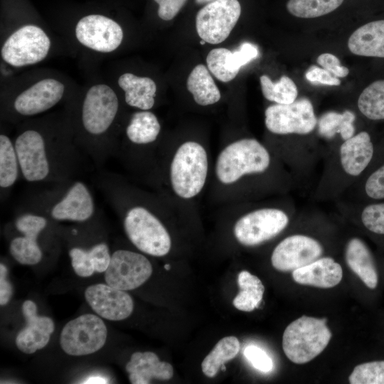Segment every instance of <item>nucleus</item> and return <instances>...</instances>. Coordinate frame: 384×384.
<instances>
[{
  "instance_id": "nucleus-1",
  "label": "nucleus",
  "mask_w": 384,
  "mask_h": 384,
  "mask_svg": "<svg viewBox=\"0 0 384 384\" xmlns=\"http://www.w3.org/2000/svg\"><path fill=\"white\" fill-rule=\"evenodd\" d=\"M295 185L289 171L265 143L242 137L225 142L218 151L208 199L218 208L287 195Z\"/></svg>"
},
{
  "instance_id": "nucleus-2",
  "label": "nucleus",
  "mask_w": 384,
  "mask_h": 384,
  "mask_svg": "<svg viewBox=\"0 0 384 384\" xmlns=\"http://www.w3.org/2000/svg\"><path fill=\"white\" fill-rule=\"evenodd\" d=\"M97 183L121 218L127 238L138 250L154 257L169 254L173 238L168 223L184 219L168 201L119 174H102Z\"/></svg>"
},
{
  "instance_id": "nucleus-3",
  "label": "nucleus",
  "mask_w": 384,
  "mask_h": 384,
  "mask_svg": "<svg viewBox=\"0 0 384 384\" xmlns=\"http://www.w3.org/2000/svg\"><path fill=\"white\" fill-rule=\"evenodd\" d=\"M21 176L49 183L74 178L86 156L77 144L68 119H43L23 124L14 139Z\"/></svg>"
},
{
  "instance_id": "nucleus-4",
  "label": "nucleus",
  "mask_w": 384,
  "mask_h": 384,
  "mask_svg": "<svg viewBox=\"0 0 384 384\" xmlns=\"http://www.w3.org/2000/svg\"><path fill=\"white\" fill-rule=\"evenodd\" d=\"M211 151L203 141L185 138L161 142L150 189L168 201L184 220L196 219L198 203L212 174Z\"/></svg>"
},
{
  "instance_id": "nucleus-5",
  "label": "nucleus",
  "mask_w": 384,
  "mask_h": 384,
  "mask_svg": "<svg viewBox=\"0 0 384 384\" xmlns=\"http://www.w3.org/2000/svg\"><path fill=\"white\" fill-rule=\"evenodd\" d=\"M119 107V98L110 86L95 84L86 91L73 114L68 118L77 144L97 165L115 156Z\"/></svg>"
},
{
  "instance_id": "nucleus-6",
  "label": "nucleus",
  "mask_w": 384,
  "mask_h": 384,
  "mask_svg": "<svg viewBox=\"0 0 384 384\" xmlns=\"http://www.w3.org/2000/svg\"><path fill=\"white\" fill-rule=\"evenodd\" d=\"M287 195L228 204L218 210L230 220L231 234L238 245L257 247L276 238L289 225L297 210Z\"/></svg>"
},
{
  "instance_id": "nucleus-7",
  "label": "nucleus",
  "mask_w": 384,
  "mask_h": 384,
  "mask_svg": "<svg viewBox=\"0 0 384 384\" xmlns=\"http://www.w3.org/2000/svg\"><path fill=\"white\" fill-rule=\"evenodd\" d=\"M375 146L361 131L326 151L324 168L314 193L319 201H337L363 176L372 163Z\"/></svg>"
},
{
  "instance_id": "nucleus-8",
  "label": "nucleus",
  "mask_w": 384,
  "mask_h": 384,
  "mask_svg": "<svg viewBox=\"0 0 384 384\" xmlns=\"http://www.w3.org/2000/svg\"><path fill=\"white\" fill-rule=\"evenodd\" d=\"M161 124L150 110L134 112L118 140L115 156L120 159L132 176L148 188L156 170Z\"/></svg>"
},
{
  "instance_id": "nucleus-9",
  "label": "nucleus",
  "mask_w": 384,
  "mask_h": 384,
  "mask_svg": "<svg viewBox=\"0 0 384 384\" xmlns=\"http://www.w3.org/2000/svg\"><path fill=\"white\" fill-rule=\"evenodd\" d=\"M33 192L19 210L33 211L55 221L84 223L95 213L94 197L89 187L74 178L47 183Z\"/></svg>"
},
{
  "instance_id": "nucleus-10",
  "label": "nucleus",
  "mask_w": 384,
  "mask_h": 384,
  "mask_svg": "<svg viewBox=\"0 0 384 384\" xmlns=\"http://www.w3.org/2000/svg\"><path fill=\"white\" fill-rule=\"evenodd\" d=\"M326 321V319L304 315L290 323L282 336L286 356L296 364H304L319 356L332 336Z\"/></svg>"
},
{
  "instance_id": "nucleus-11",
  "label": "nucleus",
  "mask_w": 384,
  "mask_h": 384,
  "mask_svg": "<svg viewBox=\"0 0 384 384\" xmlns=\"http://www.w3.org/2000/svg\"><path fill=\"white\" fill-rule=\"evenodd\" d=\"M50 46V39L43 28L27 24L8 36L1 48V57L8 65L22 68L43 60Z\"/></svg>"
},
{
  "instance_id": "nucleus-12",
  "label": "nucleus",
  "mask_w": 384,
  "mask_h": 384,
  "mask_svg": "<svg viewBox=\"0 0 384 384\" xmlns=\"http://www.w3.org/2000/svg\"><path fill=\"white\" fill-rule=\"evenodd\" d=\"M317 122L313 105L305 97L290 104L274 103L265 111V127L274 136H307L316 129Z\"/></svg>"
},
{
  "instance_id": "nucleus-13",
  "label": "nucleus",
  "mask_w": 384,
  "mask_h": 384,
  "mask_svg": "<svg viewBox=\"0 0 384 384\" xmlns=\"http://www.w3.org/2000/svg\"><path fill=\"white\" fill-rule=\"evenodd\" d=\"M107 327L100 317L87 314L68 322L60 337L64 352L71 356H84L100 350L107 339Z\"/></svg>"
},
{
  "instance_id": "nucleus-14",
  "label": "nucleus",
  "mask_w": 384,
  "mask_h": 384,
  "mask_svg": "<svg viewBox=\"0 0 384 384\" xmlns=\"http://www.w3.org/2000/svg\"><path fill=\"white\" fill-rule=\"evenodd\" d=\"M241 14L238 0H215L207 4L196 16V28L206 43L218 44L230 34Z\"/></svg>"
},
{
  "instance_id": "nucleus-15",
  "label": "nucleus",
  "mask_w": 384,
  "mask_h": 384,
  "mask_svg": "<svg viewBox=\"0 0 384 384\" xmlns=\"http://www.w3.org/2000/svg\"><path fill=\"white\" fill-rule=\"evenodd\" d=\"M152 265L143 254L118 249L111 255V260L105 272L107 284L121 290L134 289L143 284L151 275Z\"/></svg>"
},
{
  "instance_id": "nucleus-16",
  "label": "nucleus",
  "mask_w": 384,
  "mask_h": 384,
  "mask_svg": "<svg viewBox=\"0 0 384 384\" xmlns=\"http://www.w3.org/2000/svg\"><path fill=\"white\" fill-rule=\"evenodd\" d=\"M323 244L304 233H294L280 240L272 250V267L280 272L294 271L322 257Z\"/></svg>"
},
{
  "instance_id": "nucleus-17",
  "label": "nucleus",
  "mask_w": 384,
  "mask_h": 384,
  "mask_svg": "<svg viewBox=\"0 0 384 384\" xmlns=\"http://www.w3.org/2000/svg\"><path fill=\"white\" fill-rule=\"evenodd\" d=\"M75 35L82 46L102 53L117 50L124 38L121 26L101 14H89L81 18L75 26Z\"/></svg>"
},
{
  "instance_id": "nucleus-18",
  "label": "nucleus",
  "mask_w": 384,
  "mask_h": 384,
  "mask_svg": "<svg viewBox=\"0 0 384 384\" xmlns=\"http://www.w3.org/2000/svg\"><path fill=\"white\" fill-rule=\"evenodd\" d=\"M65 92V86L61 81L53 78L41 79L15 96L10 111L18 117L40 114L59 103Z\"/></svg>"
},
{
  "instance_id": "nucleus-19",
  "label": "nucleus",
  "mask_w": 384,
  "mask_h": 384,
  "mask_svg": "<svg viewBox=\"0 0 384 384\" xmlns=\"http://www.w3.org/2000/svg\"><path fill=\"white\" fill-rule=\"evenodd\" d=\"M85 297L94 311L107 320H123L134 309L133 300L127 293L107 284L89 286Z\"/></svg>"
},
{
  "instance_id": "nucleus-20",
  "label": "nucleus",
  "mask_w": 384,
  "mask_h": 384,
  "mask_svg": "<svg viewBox=\"0 0 384 384\" xmlns=\"http://www.w3.org/2000/svg\"><path fill=\"white\" fill-rule=\"evenodd\" d=\"M22 311L26 326L18 334L16 344L23 353H33L47 345L54 331V323L49 317L38 315L37 306L33 301H25Z\"/></svg>"
},
{
  "instance_id": "nucleus-21",
  "label": "nucleus",
  "mask_w": 384,
  "mask_h": 384,
  "mask_svg": "<svg viewBox=\"0 0 384 384\" xmlns=\"http://www.w3.org/2000/svg\"><path fill=\"white\" fill-rule=\"evenodd\" d=\"M345 260L348 267L370 289H375L379 275L374 256L368 245L360 238H350L345 246Z\"/></svg>"
},
{
  "instance_id": "nucleus-22",
  "label": "nucleus",
  "mask_w": 384,
  "mask_h": 384,
  "mask_svg": "<svg viewBox=\"0 0 384 384\" xmlns=\"http://www.w3.org/2000/svg\"><path fill=\"white\" fill-rule=\"evenodd\" d=\"M342 277L341 266L331 257H321L292 272L297 283L325 289L336 286Z\"/></svg>"
},
{
  "instance_id": "nucleus-23",
  "label": "nucleus",
  "mask_w": 384,
  "mask_h": 384,
  "mask_svg": "<svg viewBox=\"0 0 384 384\" xmlns=\"http://www.w3.org/2000/svg\"><path fill=\"white\" fill-rule=\"evenodd\" d=\"M129 379L133 384H148L152 379L169 380L174 375L172 366L160 361L153 352H135L126 365Z\"/></svg>"
},
{
  "instance_id": "nucleus-24",
  "label": "nucleus",
  "mask_w": 384,
  "mask_h": 384,
  "mask_svg": "<svg viewBox=\"0 0 384 384\" xmlns=\"http://www.w3.org/2000/svg\"><path fill=\"white\" fill-rule=\"evenodd\" d=\"M117 83L128 106L139 110H151L154 106L156 85L151 78L125 73L119 77Z\"/></svg>"
},
{
  "instance_id": "nucleus-25",
  "label": "nucleus",
  "mask_w": 384,
  "mask_h": 384,
  "mask_svg": "<svg viewBox=\"0 0 384 384\" xmlns=\"http://www.w3.org/2000/svg\"><path fill=\"white\" fill-rule=\"evenodd\" d=\"M348 47L357 55L384 58V20L359 27L350 36Z\"/></svg>"
},
{
  "instance_id": "nucleus-26",
  "label": "nucleus",
  "mask_w": 384,
  "mask_h": 384,
  "mask_svg": "<svg viewBox=\"0 0 384 384\" xmlns=\"http://www.w3.org/2000/svg\"><path fill=\"white\" fill-rule=\"evenodd\" d=\"M336 203L337 210L356 214L366 230L375 235L384 236V201L361 204L338 199Z\"/></svg>"
},
{
  "instance_id": "nucleus-27",
  "label": "nucleus",
  "mask_w": 384,
  "mask_h": 384,
  "mask_svg": "<svg viewBox=\"0 0 384 384\" xmlns=\"http://www.w3.org/2000/svg\"><path fill=\"white\" fill-rule=\"evenodd\" d=\"M355 120L356 114L350 110L326 112L318 119L317 133L325 140L333 141L338 136L345 141L356 134Z\"/></svg>"
},
{
  "instance_id": "nucleus-28",
  "label": "nucleus",
  "mask_w": 384,
  "mask_h": 384,
  "mask_svg": "<svg viewBox=\"0 0 384 384\" xmlns=\"http://www.w3.org/2000/svg\"><path fill=\"white\" fill-rule=\"evenodd\" d=\"M186 86L195 102L203 107L216 104L221 98L220 92L207 68L199 64L190 73Z\"/></svg>"
},
{
  "instance_id": "nucleus-29",
  "label": "nucleus",
  "mask_w": 384,
  "mask_h": 384,
  "mask_svg": "<svg viewBox=\"0 0 384 384\" xmlns=\"http://www.w3.org/2000/svg\"><path fill=\"white\" fill-rule=\"evenodd\" d=\"M363 198L384 200V163L366 176H361L340 199L356 203Z\"/></svg>"
},
{
  "instance_id": "nucleus-30",
  "label": "nucleus",
  "mask_w": 384,
  "mask_h": 384,
  "mask_svg": "<svg viewBox=\"0 0 384 384\" xmlns=\"http://www.w3.org/2000/svg\"><path fill=\"white\" fill-rule=\"evenodd\" d=\"M238 284L240 291L233 301L234 306L247 312L257 308L265 292L262 281L248 271L243 270L238 274Z\"/></svg>"
},
{
  "instance_id": "nucleus-31",
  "label": "nucleus",
  "mask_w": 384,
  "mask_h": 384,
  "mask_svg": "<svg viewBox=\"0 0 384 384\" xmlns=\"http://www.w3.org/2000/svg\"><path fill=\"white\" fill-rule=\"evenodd\" d=\"M21 174L18 157L14 141L6 134H0V187L10 188Z\"/></svg>"
},
{
  "instance_id": "nucleus-32",
  "label": "nucleus",
  "mask_w": 384,
  "mask_h": 384,
  "mask_svg": "<svg viewBox=\"0 0 384 384\" xmlns=\"http://www.w3.org/2000/svg\"><path fill=\"white\" fill-rule=\"evenodd\" d=\"M240 348V341L235 336L221 338L203 359L201 363L203 373L208 378L215 376L222 365L233 359Z\"/></svg>"
},
{
  "instance_id": "nucleus-33",
  "label": "nucleus",
  "mask_w": 384,
  "mask_h": 384,
  "mask_svg": "<svg viewBox=\"0 0 384 384\" xmlns=\"http://www.w3.org/2000/svg\"><path fill=\"white\" fill-rule=\"evenodd\" d=\"M42 231L19 232L22 235L14 238L9 245V252L20 264L36 265L43 257L38 240Z\"/></svg>"
},
{
  "instance_id": "nucleus-34",
  "label": "nucleus",
  "mask_w": 384,
  "mask_h": 384,
  "mask_svg": "<svg viewBox=\"0 0 384 384\" xmlns=\"http://www.w3.org/2000/svg\"><path fill=\"white\" fill-rule=\"evenodd\" d=\"M358 108L370 120L384 119V80L375 81L363 90Z\"/></svg>"
},
{
  "instance_id": "nucleus-35",
  "label": "nucleus",
  "mask_w": 384,
  "mask_h": 384,
  "mask_svg": "<svg viewBox=\"0 0 384 384\" xmlns=\"http://www.w3.org/2000/svg\"><path fill=\"white\" fill-rule=\"evenodd\" d=\"M262 92L265 99L277 104H290L297 97L298 91L294 81L286 75L273 82L267 75L260 78Z\"/></svg>"
},
{
  "instance_id": "nucleus-36",
  "label": "nucleus",
  "mask_w": 384,
  "mask_h": 384,
  "mask_svg": "<svg viewBox=\"0 0 384 384\" xmlns=\"http://www.w3.org/2000/svg\"><path fill=\"white\" fill-rule=\"evenodd\" d=\"M343 0H289L288 11L303 18H316L329 14L340 6Z\"/></svg>"
},
{
  "instance_id": "nucleus-37",
  "label": "nucleus",
  "mask_w": 384,
  "mask_h": 384,
  "mask_svg": "<svg viewBox=\"0 0 384 384\" xmlns=\"http://www.w3.org/2000/svg\"><path fill=\"white\" fill-rule=\"evenodd\" d=\"M351 384H384V360L357 365L348 377Z\"/></svg>"
},
{
  "instance_id": "nucleus-38",
  "label": "nucleus",
  "mask_w": 384,
  "mask_h": 384,
  "mask_svg": "<svg viewBox=\"0 0 384 384\" xmlns=\"http://www.w3.org/2000/svg\"><path fill=\"white\" fill-rule=\"evenodd\" d=\"M229 51L230 50L225 48H217L211 50L206 57L208 70L218 80L223 82L231 81L237 75L227 65L226 60Z\"/></svg>"
},
{
  "instance_id": "nucleus-39",
  "label": "nucleus",
  "mask_w": 384,
  "mask_h": 384,
  "mask_svg": "<svg viewBox=\"0 0 384 384\" xmlns=\"http://www.w3.org/2000/svg\"><path fill=\"white\" fill-rule=\"evenodd\" d=\"M258 55V48L255 45L245 42L237 50L229 51L226 60L227 65L232 72L238 75L241 67L257 58Z\"/></svg>"
},
{
  "instance_id": "nucleus-40",
  "label": "nucleus",
  "mask_w": 384,
  "mask_h": 384,
  "mask_svg": "<svg viewBox=\"0 0 384 384\" xmlns=\"http://www.w3.org/2000/svg\"><path fill=\"white\" fill-rule=\"evenodd\" d=\"M69 255L73 268L78 275L87 277L95 272L87 250L74 247L69 250Z\"/></svg>"
},
{
  "instance_id": "nucleus-41",
  "label": "nucleus",
  "mask_w": 384,
  "mask_h": 384,
  "mask_svg": "<svg viewBox=\"0 0 384 384\" xmlns=\"http://www.w3.org/2000/svg\"><path fill=\"white\" fill-rule=\"evenodd\" d=\"M244 356L257 370L268 373L273 368V361L270 356L261 348L248 346L244 350Z\"/></svg>"
},
{
  "instance_id": "nucleus-42",
  "label": "nucleus",
  "mask_w": 384,
  "mask_h": 384,
  "mask_svg": "<svg viewBox=\"0 0 384 384\" xmlns=\"http://www.w3.org/2000/svg\"><path fill=\"white\" fill-rule=\"evenodd\" d=\"M94 270L97 272H105L111 260L108 245L105 242H99L87 250Z\"/></svg>"
},
{
  "instance_id": "nucleus-43",
  "label": "nucleus",
  "mask_w": 384,
  "mask_h": 384,
  "mask_svg": "<svg viewBox=\"0 0 384 384\" xmlns=\"http://www.w3.org/2000/svg\"><path fill=\"white\" fill-rule=\"evenodd\" d=\"M317 63L337 78H344L349 73V70L341 65L338 58L331 53L321 54L317 58Z\"/></svg>"
},
{
  "instance_id": "nucleus-44",
  "label": "nucleus",
  "mask_w": 384,
  "mask_h": 384,
  "mask_svg": "<svg viewBox=\"0 0 384 384\" xmlns=\"http://www.w3.org/2000/svg\"><path fill=\"white\" fill-rule=\"evenodd\" d=\"M307 80L312 83H319L327 85H339L340 80L324 68L312 65L306 73Z\"/></svg>"
},
{
  "instance_id": "nucleus-45",
  "label": "nucleus",
  "mask_w": 384,
  "mask_h": 384,
  "mask_svg": "<svg viewBox=\"0 0 384 384\" xmlns=\"http://www.w3.org/2000/svg\"><path fill=\"white\" fill-rule=\"evenodd\" d=\"M159 5L157 14L164 21L173 19L186 2V0H154Z\"/></svg>"
},
{
  "instance_id": "nucleus-46",
  "label": "nucleus",
  "mask_w": 384,
  "mask_h": 384,
  "mask_svg": "<svg viewBox=\"0 0 384 384\" xmlns=\"http://www.w3.org/2000/svg\"><path fill=\"white\" fill-rule=\"evenodd\" d=\"M8 270L3 264H0V304H6L13 294V287L7 279Z\"/></svg>"
},
{
  "instance_id": "nucleus-47",
  "label": "nucleus",
  "mask_w": 384,
  "mask_h": 384,
  "mask_svg": "<svg viewBox=\"0 0 384 384\" xmlns=\"http://www.w3.org/2000/svg\"><path fill=\"white\" fill-rule=\"evenodd\" d=\"M108 380L101 375H92L87 378L83 383H88V384H97V383H107Z\"/></svg>"
},
{
  "instance_id": "nucleus-48",
  "label": "nucleus",
  "mask_w": 384,
  "mask_h": 384,
  "mask_svg": "<svg viewBox=\"0 0 384 384\" xmlns=\"http://www.w3.org/2000/svg\"><path fill=\"white\" fill-rule=\"evenodd\" d=\"M215 0H195V1L198 4H208Z\"/></svg>"
},
{
  "instance_id": "nucleus-49",
  "label": "nucleus",
  "mask_w": 384,
  "mask_h": 384,
  "mask_svg": "<svg viewBox=\"0 0 384 384\" xmlns=\"http://www.w3.org/2000/svg\"><path fill=\"white\" fill-rule=\"evenodd\" d=\"M164 268L166 270H169L171 269V265L169 264H165L164 265Z\"/></svg>"
},
{
  "instance_id": "nucleus-50",
  "label": "nucleus",
  "mask_w": 384,
  "mask_h": 384,
  "mask_svg": "<svg viewBox=\"0 0 384 384\" xmlns=\"http://www.w3.org/2000/svg\"><path fill=\"white\" fill-rule=\"evenodd\" d=\"M226 369V367L225 366V364H223L222 366L220 367V370H222L223 371H225Z\"/></svg>"
}]
</instances>
